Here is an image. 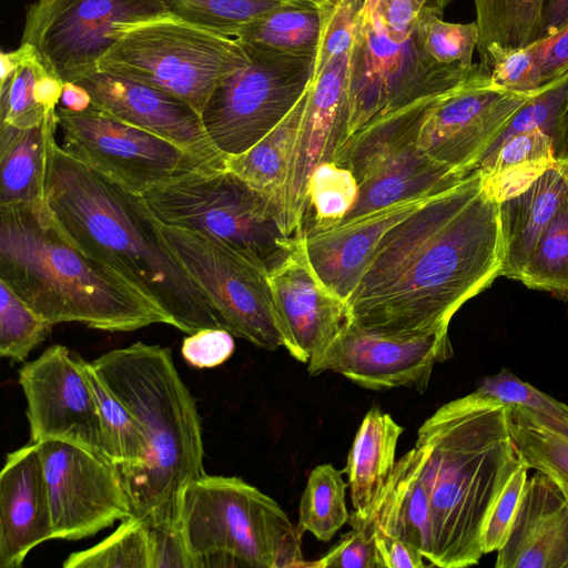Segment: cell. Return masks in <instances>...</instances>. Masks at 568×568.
<instances>
[{
	"label": "cell",
	"mask_w": 568,
	"mask_h": 568,
	"mask_svg": "<svg viewBox=\"0 0 568 568\" xmlns=\"http://www.w3.org/2000/svg\"><path fill=\"white\" fill-rule=\"evenodd\" d=\"M387 27L395 33L412 34L417 27L422 7L417 0H381Z\"/></svg>",
	"instance_id": "obj_50"
},
{
	"label": "cell",
	"mask_w": 568,
	"mask_h": 568,
	"mask_svg": "<svg viewBox=\"0 0 568 568\" xmlns=\"http://www.w3.org/2000/svg\"><path fill=\"white\" fill-rule=\"evenodd\" d=\"M0 57L1 123L22 129L39 125L49 113L38 100L39 83L48 70L27 43L10 52L2 51Z\"/></svg>",
	"instance_id": "obj_31"
},
{
	"label": "cell",
	"mask_w": 568,
	"mask_h": 568,
	"mask_svg": "<svg viewBox=\"0 0 568 568\" xmlns=\"http://www.w3.org/2000/svg\"><path fill=\"white\" fill-rule=\"evenodd\" d=\"M235 348L233 335L224 328H204L183 339L184 361L196 368H212L226 362Z\"/></svg>",
	"instance_id": "obj_47"
},
{
	"label": "cell",
	"mask_w": 568,
	"mask_h": 568,
	"mask_svg": "<svg viewBox=\"0 0 568 568\" xmlns=\"http://www.w3.org/2000/svg\"><path fill=\"white\" fill-rule=\"evenodd\" d=\"M528 469L529 467L523 462L497 499L484 531V555L498 551L505 544L520 505Z\"/></svg>",
	"instance_id": "obj_46"
},
{
	"label": "cell",
	"mask_w": 568,
	"mask_h": 568,
	"mask_svg": "<svg viewBox=\"0 0 568 568\" xmlns=\"http://www.w3.org/2000/svg\"><path fill=\"white\" fill-rule=\"evenodd\" d=\"M91 363L146 438L142 467H116L132 515L148 525L178 523L182 490L205 471L200 415L171 351L136 342Z\"/></svg>",
	"instance_id": "obj_5"
},
{
	"label": "cell",
	"mask_w": 568,
	"mask_h": 568,
	"mask_svg": "<svg viewBox=\"0 0 568 568\" xmlns=\"http://www.w3.org/2000/svg\"><path fill=\"white\" fill-rule=\"evenodd\" d=\"M170 13L162 0H36L26 12L21 43L63 83L98 71L125 26Z\"/></svg>",
	"instance_id": "obj_12"
},
{
	"label": "cell",
	"mask_w": 568,
	"mask_h": 568,
	"mask_svg": "<svg viewBox=\"0 0 568 568\" xmlns=\"http://www.w3.org/2000/svg\"><path fill=\"white\" fill-rule=\"evenodd\" d=\"M567 24L568 0H546L542 9L540 39L557 33Z\"/></svg>",
	"instance_id": "obj_51"
},
{
	"label": "cell",
	"mask_w": 568,
	"mask_h": 568,
	"mask_svg": "<svg viewBox=\"0 0 568 568\" xmlns=\"http://www.w3.org/2000/svg\"><path fill=\"white\" fill-rule=\"evenodd\" d=\"M347 484L331 464L316 466L310 474L300 501L298 527L321 541H328L349 520Z\"/></svg>",
	"instance_id": "obj_35"
},
{
	"label": "cell",
	"mask_w": 568,
	"mask_h": 568,
	"mask_svg": "<svg viewBox=\"0 0 568 568\" xmlns=\"http://www.w3.org/2000/svg\"><path fill=\"white\" fill-rule=\"evenodd\" d=\"M315 1H317V2H320L322 4H332V3H334L337 0H315Z\"/></svg>",
	"instance_id": "obj_55"
},
{
	"label": "cell",
	"mask_w": 568,
	"mask_h": 568,
	"mask_svg": "<svg viewBox=\"0 0 568 568\" xmlns=\"http://www.w3.org/2000/svg\"><path fill=\"white\" fill-rule=\"evenodd\" d=\"M532 48L544 85L568 73V24L557 33L535 41Z\"/></svg>",
	"instance_id": "obj_49"
},
{
	"label": "cell",
	"mask_w": 568,
	"mask_h": 568,
	"mask_svg": "<svg viewBox=\"0 0 568 568\" xmlns=\"http://www.w3.org/2000/svg\"><path fill=\"white\" fill-rule=\"evenodd\" d=\"M357 195L358 183L348 169L331 161L320 164L308 181L303 235L339 224Z\"/></svg>",
	"instance_id": "obj_37"
},
{
	"label": "cell",
	"mask_w": 568,
	"mask_h": 568,
	"mask_svg": "<svg viewBox=\"0 0 568 568\" xmlns=\"http://www.w3.org/2000/svg\"><path fill=\"white\" fill-rule=\"evenodd\" d=\"M555 158L557 161L568 162V101L557 130Z\"/></svg>",
	"instance_id": "obj_53"
},
{
	"label": "cell",
	"mask_w": 568,
	"mask_h": 568,
	"mask_svg": "<svg viewBox=\"0 0 568 568\" xmlns=\"http://www.w3.org/2000/svg\"><path fill=\"white\" fill-rule=\"evenodd\" d=\"M349 52L313 75L308 88L286 179L276 202L281 226L290 237L303 235L311 175L320 164L333 161L347 136Z\"/></svg>",
	"instance_id": "obj_18"
},
{
	"label": "cell",
	"mask_w": 568,
	"mask_h": 568,
	"mask_svg": "<svg viewBox=\"0 0 568 568\" xmlns=\"http://www.w3.org/2000/svg\"><path fill=\"white\" fill-rule=\"evenodd\" d=\"M332 4L291 0L246 26L235 38L275 53L316 54Z\"/></svg>",
	"instance_id": "obj_29"
},
{
	"label": "cell",
	"mask_w": 568,
	"mask_h": 568,
	"mask_svg": "<svg viewBox=\"0 0 568 568\" xmlns=\"http://www.w3.org/2000/svg\"><path fill=\"white\" fill-rule=\"evenodd\" d=\"M170 13L235 38L246 26L291 0H162Z\"/></svg>",
	"instance_id": "obj_40"
},
{
	"label": "cell",
	"mask_w": 568,
	"mask_h": 568,
	"mask_svg": "<svg viewBox=\"0 0 568 568\" xmlns=\"http://www.w3.org/2000/svg\"><path fill=\"white\" fill-rule=\"evenodd\" d=\"M159 221V220H158ZM169 247L222 321L224 329L267 351L290 341L268 271L227 242L159 221Z\"/></svg>",
	"instance_id": "obj_10"
},
{
	"label": "cell",
	"mask_w": 568,
	"mask_h": 568,
	"mask_svg": "<svg viewBox=\"0 0 568 568\" xmlns=\"http://www.w3.org/2000/svg\"><path fill=\"white\" fill-rule=\"evenodd\" d=\"M91 105L89 92L77 82L63 83L60 105L69 111L81 112Z\"/></svg>",
	"instance_id": "obj_52"
},
{
	"label": "cell",
	"mask_w": 568,
	"mask_h": 568,
	"mask_svg": "<svg viewBox=\"0 0 568 568\" xmlns=\"http://www.w3.org/2000/svg\"><path fill=\"white\" fill-rule=\"evenodd\" d=\"M307 94L308 89L292 111L252 148L226 158V170L271 196L275 204L286 179Z\"/></svg>",
	"instance_id": "obj_30"
},
{
	"label": "cell",
	"mask_w": 568,
	"mask_h": 568,
	"mask_svg": "<svg viewBox=\"0 0 568 568\" xmlns=\"http://www.w3.org/2000/svg\"><path fill=\"white\" fill-rule=\"evenodd\" d=\"M362 1L337 0L331 6L315 57L313 75L331 61L351 51Z\"/></svg>",
	"instance_id": "obj_45"
},
{
	"label": "cell",
	"mask_w": 568,
	"mask_h": 568,
	"mask_svg": "<svg viewBox=\"0 0 568 568\" xmlns=\"http://www.w3.org/2000/svg\"><path fill=\"white\" fill-rule=\"evenodd\" d=\"M488 75L480 62L447 69L430 65L419 50L416 30L407 36L393 32L381 0H363L349 52L346 139L382 114Z\"/></svg>",
	"instance_id": "obj_9"
},
{
	"label": "cell",
	"mask_w": 568,
	"mask_h": 568,
	"mask_svg": "<svg viewBox=\"0 0 568 568\" xmlns=\"http://www.w3.org/2000/svg\"><path fill=\"white\" fill-rule=\"evenodd\" d=\"M63 150L126 190L143 195L173 176L216 170L173 142L91 105L57 108ZM222 170V169H221Z\"/></svg>",
	"instance_id": "obj_13"
},
{
	"label": "cell",
	"mask_w": 568,
	"mask_h": 568,
	"mask_svg": "<svg viewBox=\"0 0 568 568\" xmlns=\"http://www.w3.org/2000/svg\"><path fill=\"white\" fill-rule=\"evenodd\" d=\"M532 95L491 83L490 75L455 89L434 102L422 122L417 146L434 161L468 175Z\"/></svg>",
	"instance_id": "obj_17"
},
{
	"label": "cell",
	"mask_w": 568,
	"mask_h": 568,
	"mask_svg": "<svg viewBox=\"0 0 568 568\" xmlns=\"http://www.w3.org/2000/svg\"><path fill=\"white\" fill-rule=\"evenodd\" d=\"M491 83L513 93L535 95L544 85L532 44L523 48L490 45L479 57Z\"/></svg>",
	"instance_id": "obj_43"
},
{
	"label": "cell",
	"mask_w": 568,
	"mask_h": 568,
	"mask_svg": "<svg viewBox=\"0 0 568 568\" xmlns=\"http://www.w3.org/2000/svg\"><path fill=\"white\" fill-rule=\"evenodd\" d=\"M497 568H568V498L545 473L526 481Z\"/></svg>",
	"instance_id": "obj_23"
},
{
	"label": "cell",
	"mask_w": 568,
	"mask_h": 568,
	"mask_svg": "<svg viewBox=\"0 0 568 568\" xmlns=\"http://www.w3.org/2000/svg\"><path fill=\"white\" fill-rule=\"evenodd\" d=\"M404 432L389 414L373 407L364 416L346 466L352 515L365 518L382 497L394 471L398 438Z\"/></svg>",
	"instance_id": "obj_26"
},
{
	"label": "cell",
	"mask_w": 568,
	"mask_h": 568,
	"mask_svg": "<svg viewBox=\"0 0 568 568\" xmlns=\"http://www.w3.org/2000/svg\"><path fill=\"white\" fill-rule=\"evenodd\" d=\"M57 126V110L31 128L1 123L0 204L44 203L47 145Z\"/></svg>",
	"instance_id": "obj_27"
},
{
	"label": "cell",
	"mask_w": 568,
	"mask_h": 568,
	"mask_svg": "<svg viewBox=\"0 0 568 568\" xmlns=\"http://www.w3.org/2000/svg\"><path fill=\"white\" fill-rule=\"evenodd\" d=\"M501 263L498 202L477 169L384 236L346 302L348 318L387 334L446 329Z\"/></svg>",
	"instance_id": "obj_1"
},
{
	"label": "cell",
	"mask_w": 568,
	"mask_h": 568,
	"mask_svg": "<svg viewBox=\"0 0 568 568\" xmlns=\"http://www.w3.org/2000/svg\"><path fill=\"white\" fill-rule=\"evenodd\" d=\"M0 280L53 325L74 322L106 332L172 326L161 307L71 244L45 202L0 204Z\"/></svg>",
	"instance_id": "obj_4"
},
{
	"label": "cell",
	"mask_w": 568,
	"mask_h": 568,
	"mask_svg": "<svg viewBox=\"0 0 568 568\" xmlns=\"http://www.w3.org/2000/svg\"><path fill=\"white\" fill-rule=\"evenodd\" d=\"M151 568H191L179 523L148 525Z\"/></svg>",
	"instance_id": "obj_48"
},
{
	"label": "cell",
	"mask_w": 568,
	"mask_h": 568,
	"mask_svg": "<svg viewBox=\"0 0 568 568\" xmlns=\"http://www.w3.org/2000/svg\"><path fill=\"white\" fill-rule=\"evenodd\" d=\"M163 224L214 235L268 272L294 248L274 200L233 172L197 170L173 176L143 193Z\"/></svg>",
	"instance_id": "obj_8"
},
{
	"label": "cell",
	"mask_w": 568,
	"mask_h": 568,
	"mask_svg": "<svg viewBox=\"0 0 568 568\" xmlns=\"http://www.w3.org/2000/svg\"><path fill=\"white\" fill-rule=\"evenodd\" d=\"M432 11L423 10L416 27V40L425 60L438 69L470 67L477 50L479 30L470 23L446 22Z\"/></svg>",
	"instance_id": "obj_39"
},
{
	"label": "cell",
	"mask_w": 568,
	"mask_h": 568,
	"mask_svg": "<svg viewBox=\"0 0 568 568\" xmlns=\"http://www.w3.org/2000/svg\"><path fill=\"white\" fill-rule=\"evenodd\" d=\"M44 202L71 244L161 307L173 327L189 335L224 328L169 247L143 196L67 153L55 132L47 145Z\"/></svg>",
	"instance_id": "obj_2"
},
{
	"label": "cell",
	"mask_w": 568,
	"mask_h": 568,
	"mask_svg": "<svg viewBox=\"0 0 568 568\" xmlns=\"http://www.w3.org/2000/svg\"><path fill=\"white\" fill-rule=\"evenodd\" d=\"M82 362L68 347L55 344L19 369L30 442H67L111 462Z\"/></svg>",
	"instance_id": "obj_16"
},
{
	"label": "cell",
	"mask_w": 568,
	"mask_h": 568,
	"mask_svg": "<svg viewBox=\"0 0 568 568\" xmlns=\"http://www.w3.org/2000/svg\"><path fill=\"white\" fill-rule=\"evenodd\" d=\"M351 531L323 557L306 562L314 568H384L376 545L374 510L365 518L349 515Z\"/></svg>",
	"instance_id": "obj_44"
},
{
	"label": "cell",
	"mask_w": 568,
	"mask_h": 568,
	"mask_svg": "<svg viewBox=\"0 0 568 568\" xmlns=\"http://www.w3.org/2000/svg\"><path fill=\"white\" fill-rule=\"evenodd\" d=\"M243 47L248 63L217 84L201 112L209 138L225 156L245 152L272 131L306 92L314 72L316 54Z\"/></svg>",
	"instance_id": "obj_11"
},
{
	"label": "cell",
	"mask_w": 568,
	"mask_h": 568,
	"mask_svg": "<svg viewBox=\"0 0 568 568\" xmlns=\"http://www.w3.org/2000/svg\"><path fill=\"white\" fill-rule=\"evenodd\" d=\"M64 568H151L148 524L136 516L121 520L119 527L97 545L72 552Z\"/></svg>",
	"instance_id": "obj_38"
},
{
	"label": "cell",
	"mask_w": 568,
	"mask_h": 568,
	"mask_svg": "<svg viewBox=\"0 0 568 568\" xmlns=\"http://www.w3.org/2000/svg\"><path fill=\"white\" fill-rule=\"evenodd\" d=\"M54 539L48 487L36 443L9 453L0 474V568H19Z\"/></svg>",
	"instance_id": "obj_21"
},
{
	"label": "cell",
	"mask_w": 568,
	"mask_h": 568,
	"mask_svg": "<svg viewBox=\"0 0 568 568\" xmlns=\"http://www.w3.org/2000/svg\"><path fill=\"white\" fill-rule=\"evenodd\" d=\"M468 175L434 161L417 143L406 145L381 159L356 179L358 195L342 222L402 201L436 195Z\"/></svg>",
	"instance_id": "obj_24"
},
{
	"label": "cell",
	"mask_w": 568,
	"mask_h": 568,
	"mask_svg": "<svg viewBox=\"0 0 568 568\" xmlns=\"http://www.w3.org/2000/svg\"><path fill=\"white\" fill-rule=\"evenodd\" d=\"M475 392L506 405L523 406L568 436V406L521 381L509 369L503 368L495 375L484 377Z\"/></svg>",
	"instance_id": "obj_42"
},
{
	"label": "cell",
	"mask_w": 568,
	"mask_h": 568,
	"mask_svg": "<svg viewBox=\"0 0 568 568\" xmlns=\"http://www.w3.org/2000/svg\"><path fill=\"white\" fill-rule=\"evenodd\" d=\"M453 355L448 328L419 334H387L349 318L307 363L310 375L333 371L372 390L408 387L424 393L435 364Z\"/></svg>",
	"instance_id": "obj_14"
},
{
	"label": "cell",
	"mask_w": 568,
	"mask_h": 568,
	"mask_svg": "<svg viewBox=\"0 0 568 568\" xmlns=\"http://www.w3.org/2000/svg\"><path fill=\"white\" fill-rule=\"evenodd\" d=\"M556 161L554 138L534 130L490 146L477 169L484 187L499 202L527 187Z\"/></svg>",
	"instance_id": "obj_28"
},
{
	"label": "cell",
	"mask_w": 568,
	"mask_h": 568,
	"mask_svg": "<svg viewBox=\"0 0 568 568\" xmlns=\"http://www.w3.org/2000/svg\"><path fill=\"white\" fill-rule=\"evenodd\" d=\"M178 523L191 568L306 566L303 530L240 477L204 474L190 483L179 499Z\"/></svg>",
	"instance_id": "obj_6"
},
{
	"label": "cell",
	"mask_w": 568,
	"mask_h": 568,
	"mask_svg": "<svg viewBox=\"0 0 568 568\" xmlns=\"http://www.w3.org/2000/svg\"><path fill=\"white\" fill-rule=\"evenodd\" d=\"M558 483H559V481H558ZM559 484L562 486V489H564V491H565V494H566V496H567V498H568V485H566V484H561V483H559Z\"/></svg>",
	"instance_id": "obj_56"
},
{
	"label": "cell",
	"mask_w": 568,
	"mask_h": 568,
	"mask_svg": "<svg viewBox=\"0 0 568 568\" xmlns=\"http://www.w3.org/2000/svg\"><path fill=\"white\" fill-rule=\"evenodd\" d=\"M118 36L98 70L163 90L200 114L217 84L250 61L236 38L172 13L130 23Z\"/></svg>",
	"instance_id": "obj_7"
},
{
	"label": "cell",
	"mask_w": 568,
	"mask_h": 568,
	"mask_svg": "<svg viewBox=\"0 0 568 568\" xmlns=\"http://www.w3.org/2000/svg\"><path fill=\"white\" fill-rule=\"evenodd\" d=\"M519 282L568 300V195L540 234Z\"/></svg>",
	"instance_id": "obj_36"
},
{
	"label": "cell",
	"mask_w": 568,
	"mask_h": 568,
	"mask_svg": "<svg viewBox=\"0 0 568 568\" xmlns=\"http://www.w3.org/2000/svg\"><path fill=\"white\" fill-rule=\"evenodd\" d=\"M101 420L109 459L118 468L133 469L148 457L145 435L130 409L110 390L91 362H82Z\"/></svg>",
	"instance_id": "obj_32"
},
{
	"label": "cell",
	"mask_w": 568,
	"mask_h": 568,
	"mask_svg": "<svg viewBox=\"0 0 568 568\" xmlns=\"http://www.w3.org/2000/svg\"><path fill=\"white\" fill-rule=\"evenodd\" d=\"M507 424L520 459L568 485V436L516 404L507 405Z\"/></svg>",
	"instance_id": "obj_34"
},
{
	"label": "cell",
	"mask_w": 568,
	"mask_h": 568,
	"mask_svg": "<svg viewBox=\"0 0 568 568\" xmlns=\"http://www.w3.org/2000/svg\"><path fill=\"white\" fill-rule=\"evenodd\" d=\"M36 444L48 487L54 539L91 537L132 515L113 463L67 442Z\"/></svg>",
	"instance_id": "obj_15"
},
{
	"label": "cell",
	"mask_w": 568,
	"mask_h": 568,
	"mask_svg": "<svg viewBox=\"0 0 568 568\" xmlns=\"http://www.w3.org/2000/svg\"><path fill=\"white\" fill-rule=\"evenodd\" d=\"M433 196L402 201L304 235L314 272L347 302L384 236Z\"/></svg>",
	"instance_id": "obj_22"
},
{
	"label": "cell",
	"mask_w": 568,
	"mask_h": 568,
	"mask_svg": "<svg viewBox=\"0 0 568 568\" xmlns=\"http://www.w3.org/2000/svg\"><path fill=\"white\" fill-rule=\"evenodd\" d=\"M415 445L433 514L430 566L477 564L489 515L523 463L507 405L477 392L453 399L422 424Z\"/></svg>",
	"instance_id": "obj_3"
},
{
	"label": "cell",
	"mask_w": 568,
	"mask_h": 568,
	"mask_svg": "<svg viewBox=\"0 0 568 568\" xmlns=\"http://www.w3.org/2000/svg\"><path fill=\"white\" fill-rule=\"evenodd\" d=\"M91 103L113 116L181 146L209 166L226 158L209 138L201 114L189 103L152 85L98 70L79 80Z\"/></svg>",
	"instance_id": "obj_19"
},
{
	"label": "cell",
	"mask_w": 568,
	"mask_h": 568,
	"mask_svg": "<svg viewBox=\"0 0 568 568\" xmlns=\"http://www.w3.org/2000/svg\"><path fill=\"white\" fill-rule=\"evenodd\" d=\"M453 0H417L423 10L443 16L444 10Z\"/></svg>",
	"instance_id": "obj_54"
},
{
	"label": "cell",
	"mask_w": 568,
	"mask_h": 568,
	"mask_svg": "<svg viewBox=\"0 0 568 568\" xmlns=\"http://www.w3.org/2000/svg\"><path fill=\"white\" fill-rule=\"evenodd\" d=\"M568 195V162L556 161L527 187L498 202L500 276L519 281L540 234Z\"/></svg>",
	"instance_id": "obj_25"
},
{
	"label": "cell",
	"mask_w": 568,
	"mask_h": 568,
	"mask_svg": "<svg viewBox=\"0 0 568 568\" xmlns=\"http://www.w3.org/2000/svg\"><path fill=\"white\" fill-rule=\"evenodd\" d=\"M268 277L290 341L287 353L307 364L348 320L347 303L314 272L304 235Z\"/></svg>",
	"instance_id": "obj_20"
},
{
	"label": "cell",
	"mask_w": 568,
	"mask_h": 568,
	"mask_svg": "<svg viewBox=\"0 0 568 568\" xmlns=\"http://www.w3.org/2000/svg\"><path fill=\"white\" fill-rule=\"evenodd\" d=\"M545 1L474 0L479 57L494 44L523 48L540 39Z\"/></svg>",
	"instance_id": "obj_33"
},
{
	"label": "cell",
	"mask_w": 568,
	"mask_h": 568,
	"mask_svg": "<svg viewBox=\"0 0 568 568\" xmlns=\"http://www.w3.org/2000/svg\"><path fill=\"white\" fill-rule=\"evenodd\" d=\"M53 324L0 280V355L22 363L50 335Z\"/></svg>",
	"instance_id": "obj_41"
}]
</instances>
